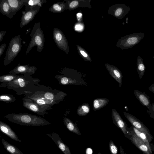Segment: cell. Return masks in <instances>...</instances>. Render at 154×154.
<instances>
[{
  "label": "cell",
  "instance_id": "6da1fadb",
  "mask_svg": "<svg viewBox=\"0 0 154 154\" xmlns=\"http://www.w3.org/2000/svg\"><path fill=\"white\" fill-rule=\"evenodd\" d=\"M24 97L32 100L47 110L53 109V106L63 101L67 94L39 84L29 91L25 92Z\"/></svg>",
  "mask_w": 154,
  "mask_h": 154
},
{
  "label": "cell",
  "instance_id": "7a4b0ae2",
  "mask_svg": "<svg viewBox=\"0 0 154 154\" xmlns=\"http://www.w3.org/2000/svg\"><path fill=\"white\" fill-rule=\"evenodd\" d=\"M41 81L40 79L33 78L30 75L23 74L9 82L7 87L15 91L17 95H21L25 92L30 91Z\"/></svg>",
  "mask_w": 154,
  "mask_h": 154
},
{
  "label": "cell",
  "instance_id": "3957f363",
  "mask_svg": "<svg viewBox=\"0 0 154 154\" xmlns=\"http://www.w3.org/2000/svg\"><path fill=\"white\" fill-rule=\"evenodd\" d=\"M4 117L9 121L21 125L38 126L50 124L46 119L30 114L10 113Z\"/></svg>",
  "mask_w": 154,
  "mask_h": 154
},
{
  "label": "cell",
  "instance_id": "277c9868",
  "mask_svg": "<svg viewBox=\"0 0 154 154\" xmlns=\"http://www.w3.org/2000/svg\"><path fill=\"white\" fill-rule=\"evenodd\" d=\"M31 40L26 51L27 55L31 49L37 46L36 51L40 53L44 48L45 37L43 32L41 29V23L39 22L35 23L30 34Z\"/></svg>",
  "mask_w": 154,
  "mask_h": 154
},
{
  "label": "cell",
  "instance_id": "5b68a950",
  "mask_svg": "<svg viewBox=\"0 0 154 154\" xmlns=\"http://www.w3.org/2000/svg\"><path fill=\"white\" fill-rule=\"evenodd\" d=\"M22 39L19 35L12 38L9 43L4 61L6 66L10 64L17 56L22 49Z\"/></svg>",
  "mask_w": 154,
  "mask_h": 154
},
{
  "label": "cell",
  "instance_id": "8992f818",
  "mask_svg": "<svg viewBox=\"0 0 154 154\" xmlns=\"http://www.w3.org/2000/svg\"><path fill=\"white\" fill-rule=\"evenodd\" d=\"M60 72L62 75H56L54 77L60 85H78L85 83L81 78V75H72L67 73L63 70Z\"/></svg>",
  "mask_w": 154,
  "mask_h": 154
},
{
  "label": "cell",
  "instance_id": "52a82bcc",
  "mask_svg": "<svg viewBox=\"0 0 154 154\" xmlns=\"http://www.w3.org/2000/svg\"><path fill=\"white\" fill-rule=\"evenodd\" d=\"M124 114L126 118L128 120L132 126L138 130L145 133L152 140L153 138L149 131L146 126L140 120L132 114L124 112Z\"/></svg>",
  "mask_w": 154,
  "mask_h": 154
},
{
  "label": "cell",
  "instance_id": "ba28073f",
  "mask_svg": "<svg viewBox=\"0 0 154 154\" xmlns=\"http://www.w3.org/2000/svg\"><path fill=\"white\" fill-rule=\"evenodd\" d=\"M40 7L38 6L25 9L22 11V15L20 19V27L22 28L32 21L36 15L39 11Z\"/></svg>",
  "mask_w": 154,
  "mask_h": 154
},
{
  "label": "cell",
  "instance_id": "9c48e42d",
  "mask_svg": "<svg viewBox=\"0 0 154 154\" xmlns=\"http://www.w3.org/2000/svg\"><path fill=\"white\" fill-rule=\"evenodd\" d=\"M129 137L132 143L144 154H152V151L134 133L133 130L129 131L127 136Z\"/></svg>",
  "mask_w": 154,
  "mask_h": 154
},
{
  "label": "cell",
  "instance_id": "30bf717a",
  "mask_svg": "<svg viewBox=\"0 0 154 154\" xmlns=\"http://www.w3.org/2000/svg\"><path fill=\"white\" fill-rule=\"evenodd\" d=\"M23 106L33 112L41 115L48 114L46 109L29 99L24 97L23 98Z\"/></svg>",
  "mask_w": 154,
  "mask_h": 154
},
{
  "label": "cell",
  "instance_id": "8fae6325",
  "mask_svg": "<svg viewBox=\"0 0 154 154\" xmlns=\"http://www.w3.org/2000/svg\"><path fill=\"white\" fill-rule=\"evenodd\" d=\"M145 35L142 32L134 33L128 35L123 40V47L125 48H132L138 44Z\"/></svg>",
  "mask_w": 154,
  "mask_h": 154
},
{
  "label": "cell",
  "instance_id": "7c38bea8",
  "mask_svg": "<svg viewBox=\"0 0 154 154\" xmlns=\"http://www.w3.org/2000/svg\"><path fill=\"white\" fill-rule=\"evenodd\" d=\"M111 115L114 124L121 130L126 137L129 131L126 123L115 109H112Z\"/></svg>",
  "mask_w": 154,
  "mask_h": 154
},
{
  "label": "cell",
  "instance_id": "4fadbf2b",
  "mask_svg": "<svg viewBox=\"0 0 154 154\" xmlns=\"http://www.w3.org/2000/svg\"><path fill=\"white\" fill-rule=\"evenodd\" d=\"M37 69V68L35 66H29L28 64L21 65L19 63L9 73L16 75L18 74H23L31 75L34 74Z\"/></svg>",
  "mask_w": 154,
  "mask_h": 154
},
{
  "label": "cell",
  "instance_id": "5bb4252c",
  "mask_svg": "<svg viewBox=\"0 0 154 154\" xmlns=\"http://www.w3.org/2000/svg\"><path fill=\"white\" fill-rule=\"evenodd\" d=\"M134 94L140 102L147 108L151 117L152 113V106L149 96L145 93L136 90L134 91Z\"/></svg>",
  "mask_w": 154,
  "mask_h": 154
},
{
  "label": "cell",
  "instance_id": "9a60e30c",
  "mask_svg": "<svg viewBox=\"0 0 154 154\" xmlns=\"http://www.w3.org/2000/svg\"><path fill=\"white\" fill-rule=\"evenodd\" d=\"M53 38L55 43L60 49H66V42L62 31L58 28H54L53 29Z\"/></svg>",
  "mask_w": 154,
  "mask_h": 154
},
{
  "label": "cell",
  "instance_id": "2e32d148",
  "mask_svg": "<svg viewBox=\"0 0 154 154\" xmlns=\"http://www.w3.org/2000/svg\"><path fill=\"white\" fill-rule=\"evenodd\" d=\"M54 141L57 147L64 154H72L69 147L62 141L59 135L57 133L52 132L46 134Z\"/></svg>",
  "mask_w": 154,
  "mask_h": 154
},
{
  "label": "cell",
  "instance_id": "e0dca14e",
  "mask_svg": "<svg viewBox=\"0 0 154 154\" xmlns=\"http://www.w3.org/2000/svg\"><path fill=\"white\" fill-rule=\"evenodd\" d=\"M0 128L2 133L11 139L19 142H21V140L18 138L17 135L11 127L8 125L1 121H0Z\"/></svg>",
  "mask_w": 154,
  "mask_h": 154
},
{
  "label": "cell",
  "instance_id": "ac0fdd59",
  "mask_svg": "<svg viewBox=\"0 0 154 154\" xmlns=\"http://www.w3.org/2000/svg\"><path fill=\"white\" fill-rule=\"evenodd\" d=\"M111 76L119 84L120 88L122 85L123 75L120 71L116 68L112 66H107V68Z\"/></svg>",
  "mask_w": 154,
  "mask_h": 154
},
{
  "label": "cell",
  "instance_id": "d6986e66",
  "mask_svg": "<svg viewBox=\"0 0 154 154\" xmlns=\"http://www.w3.org/2000/svg\"><path fill=\"white\" fill-rule=\"evenodd\" d=\"M11 12L14 16L24 5L25 0H7Z\"/></svg>",
  "mask_w": 154,
  "mask_h": 154
},
{
  "label": "cell",
  "instance_id": "ffe728a7",
  "mask_svg": "<svg viewBox=\"0 0 154 154\" xmlns=\"http://www.w3.org/2000/svg\"><path fill=\"white\" fill-rule=\"evenodd\" d=\"M0 12L10 19L14 16L11 12L10 7L7 0H0Z\"/></svg>",
  "mask_w": 154,
  "mask_h": 154
},
{
  "label": "cell",
  "instance_id": "44dd1931",
  "mask_svg": "<svg viewBox=\"0 0 154 154\" xmlns=\"http://www.w3.org/2000/svg\"><path fill=\"white\" fill-rule=\"evenodd\" d=\"M63 122L64 125L69 131L79 135H81L77 126L69 119L64 117Z\"/></svg>",
  "mask_w": 154,
  "mask_h": 154
},
{
  "label": "cell",
  "instance_id": "7402d4cb",
  "mask_svg": "<svg viewBox=\"0 0 154 154\" xmlns=\"http://www.w3.org/2000/svg\"><path fill=\"white\" fill-rule=\"evenodd\" d=\"M132 128L135 134L142 140L152 151V148L150 143L151 140L147 136L145 133L138 130L133 126L132 127Z\"/></svg>",
  "mask_w": 154,
  "mask_h": 154
},
{
  "label": "cell",
  "instance_id": "603a6c76",
  "mask_svg": "<svg viewBox=\"0 0 154 154\" xmlns=\"http://www.w3.org/2000/svg\"><path fill=\"white\" fill-rule=\"evenodd\" d=\"M19 75L9 73L0 76V87L5 88L11 82L18 78Z\"/></svg>",
  "mask_w": 154,
  "mask_h": 154
},
{
  "label": "cell",
  "instance_id": "cb8c5ba5",
  "mask_svg": "<svg viewBox=\"0 0 154 154\" xmlns=\"http://www.w3.org/2000/svg\"><path fill=\"white\" fill-rule=\"evenodd\" d=\"M109 100L106 98H98L95 99L93 101V108L94 111L100 109L106 106Z\"/></svg>",
  "mask_w": 154,
  "mask_h": 154
},
{
  "label": "cell",
  "instance_id": "d4e9b609",
  "mask_svg": "<svg viewBox=\"0 0 154 154\" xmlns=\"http://www.w3.org/2000/svg\"><path fill=\"white\" fill-rule=\"evenodd\" d=\"M2 142L4 148L10 154H23L18 148L2 138Z\"/></svg>",
  "mask_w": 154,
  "mask_h": 154
},
{
  "label": "cell",
  "instance_id": "484cf974",
  "mask_svg": "<svg viewBox=\"0 0 154 154\" xmlns=\"http://www.w3.org/2000/svg\"><path fill=\"white\" fill-rule=\"evenodd\" d=\"M137 70L140 79H141L144 75L146 67L143 62V59L138 56L137 61Z\"/></svg>",
  "mask_w": 154,
  "mask_h": 154
},
{
  "label": "cell",
  "instance_id": "4316f807",
  "mask_svg": "<svg viewBox=\"0 0 154 154\" xmlns=\"http://www.w3.org/2000/svg\"><path fill=\"white\" fill-rule=\"evenodd\" d=\"M47 0H25V9L32 8L38 6L40 8L42 5L47 2Z\"/></svg>",
  "mask_w": 154,
  "mask_h": 154
},
{
  "label": "cell",
  "instance_id": "83f0119b",
  "mask_svg": "<svg viewBox=\"0 0 154 154\" xmlns=\"http://www.w3.org/2000/svg\"><path fill=\"white\" fill-rule=\"evenodd\" d=\"M90 111V107L88 104L84 103L80 106L76 112L77 114L81 116H85L88 114Z\"/></svg>",
  "mask_w": 154,
  "mask_h": 154
},
{
  "label": "cell",
  "instance_id": "f1b7e54d",
  "mask_svg": "<svg viewBox=\"0 0 154 154\" xmlns=\"http://www.w3.org/2000/svg\"><path fill=\"white\" fill-rule=\"evenodd\" d=\"M64 5L62 2H58L53 4L49 8V11L54 13H59L64 9Z\"/></svg>",
  "mask_w": 154,
  "mask_h": 154
},
{
  "label": "cell",
  "instance_id": "f546056e",
  "mask_svg": "<svg viewBox=\"0 0 154 154\" xmlns=\"http://www.w3.org/2000/svg\"><path fill=\"white\" fill-rule=\"evenodd\" d=\"M0 100L6 103H10L14 102L15 98L12 95L4 94L0 95Z\"/></svg>",
  "mask_w": 154,
  "mask_h": 154
},
{
  "label": "cell",
  "instance_id": "4dcf8cb0",
  "mask_svg": "<svg viewBox=\"0 0 154 154\" xmlns=\"http://www.w3.org/2000/svg\"><path fill=\"white\" fill-rule=\"evenodd\" d=\"M109 147L111 154H117L118 148L112 141L110 140L109 141Z\"/></svg>",
  "mask_w": 154,
  "mask_h": 154
},
{
  "label": "cell",
  "instance_id": "1f68e13d",
  "mask_svg": "<svg viewBox=\"0 0 154 154\" xmlns=\"http://www.w3.org/2000/svg\"><path fill=\"white\" fill-rule=\"evenodd\" d=\"M6 47V44L3 43L0 46V57H1L3 54L4 51Z\"/></svg>",
  "mask_w": 154,
  "mask_h": 154
},
{
  "label": "cell",
  "instance_id": "d6a6232c",
  "mask_svg": "<svg viewBox=\"0 0 154 154\" xmlns=\"http://www.w3.org/2000/svg\"><path fill=\"white\" fill-rule=\"evenodd\" d=\"M123 12V9L121 8H118L116 11L115 15L116 16H119L121 15Z\"/></svg>",
  "mask_w": 154,
  "mask_h": 154
},
{
  "label": "cell",
  "instance_id": "836d02e7",
  "mask_svg": "<svg viewBox=\"0 0 154 154\" xmlns=\"http://www.w3.org/2000/svg\"><path fill=\"white\" fill-rule=\"evenodd\" d=\"M78 4V2L77 1H74L71 2L69 4V7L73 8L76 6Z\"/></svg>",
  "mask_w": 154,
  "mask_h": 154
},
{
  "label": "cell",
  "instance_id": "e575fe53",
  "mask_svg": "<svg viewBox=\"0 0 154 154\" xmlns=\"http://www.w3.org/2000/svg\"><path fill=\"white\" fill-rule=\"evenodd\" d=\"M6 33L5 31H1L0 32V42L2 41L4 37L5 36Z\"/></svg>",
  "mask_w": 154,
  "mask_h": 154
},
{
  "label": "cell",
  "instance_id": "d590c367",
  "mask_svg": "<svg viewBox=\"0 0 154 154\" xmlns=\"http://www.w3.org/2000/svg\"><path fill=\"white\" fill-rule=\"evenodd\" d=\"M149 91L154 93V83L152 85L148 88Z\"/></svg>",
  "mask_w": 154,
  "mask_h": 154
},
{
  "label": "cell",
  "instance_id": "8d00e7d4",
  "mask_svg": "<svg viewBox=\"0 0 154 154\" xmlns=\"http://www.w3.org/2000/svg\"><path fill=\"white\" fill-rule=\"evenodd\" d=\"M92 149L90 148H87L86 150V154H92Z\"/></svg>",
  "mask_w": 154,
  "mask_h": 154
},
{
  "label": "cell",
  "instance_id": "74e56055",
  "mask_svg": "<svg viewBox=\"0 0 154 154\" xmlns=\"http://www.w3.org/2000/svg\"><path fill=\"white\" fill-rule=\"evenodd\" d=\"M82 28V26L80 25H77L75 26V29L76 30H80Z\"/></svg>",
  "mask_w": 154,
  "mask_h": 154
},
{
  "label": "cell",
  "instance_id": "f35d334b",
  "mask_svg": "<svg viewBox=\"0 0 154 154\" xmlns=\"http://www.w3.org/2000/svg\"><path fill=\"white\" fill-rule=\"evenodd\" d=\"M151 104L152 106V113L151 117L154 119V103H152Z\"/></svg>",
  "mask_w": 154,
  "mask_h": 154
},
{
  "label": "cell",
  "instance_id": "ab89813d",
  "mask_svg": "<svg viewBox=\"0 0 154 154\" xmlns=\"http://www.w3.org/2000/svg\"><path fill=\"white\" fill-rule=\"evenodd\" d=\"M81 54L84 57H86L88 56L87 54L83 51H81Z\"/></svg>",
  "mask_w": 154,
  "mask_h": 154
},
{
  "label": "cell",
  "instance_id": "60d3db41",
  "mask_svg": "<svg viewBox=\"0 0 154 154\" xmlns=\"http://www.w3.org/2000/svg\"><path fill=\"white\" fill-rule=\"evenodd\" d=\"M120 150L121 154H127L125 153L123 149L121 146H120Z\"/></svg>",
  "mask_w": 154,
  "mask_h": 154
},
{
  "label": "cell",
  "instance_id": "b9f144b4",
  "mask_svg": "<svg viewBox=\"0 0 154 154\" xmlns=\"http://www.w3.org/2000/svg\"><path fill=\"white\" fill-rule=\"evenodd\" d=\"M77 16H78L79 17H80L82 16V14L80 13H78L77 14Z\"/></svg>",
  "mask_w": 154,
  "mask_h": 154
},
{
  "label": "cell",
  "instance_id": "7bdbcfd3",
  "mask_svg": "<svg viewBox=\"0 0 154 154\" xmlns=\"http://www.w3.org/2000/svg\"><path fill=\"white\" fill-rule=\"evenodd\" d=\"M97 154H103L101 153H100V152H99V153H98Z\"/></svg>",
  "mask_w": 154,
  "mask_h": 154
}]
</instances>
